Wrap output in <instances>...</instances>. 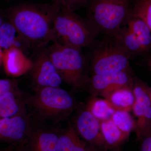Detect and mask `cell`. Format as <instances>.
<instances>
[{
    "mask_svg": "<svg viewBox=\"0 0 151 151\" xmlns=\"http://www.w3.org/2000/svg\"><path fill=\"white\" fill-rule=\"evenodd\" d=\"M32 69L33 80L39 86L58 87L62 82V78L49 56L47 46L37 50Z\"/></svg>",
    "mask_w": 151,
    "mask_h": 151,
    "instance_id": "obj_7",
    "label": "cell"
},
{
    "mask_svg": "<svg viewBox=\"0 0 151 151\" xmlns=\"http://www.w3.org/2000/svg\"><path fill=\"white\" fill-rule=\"evenodd\" d=\"M60 9L59 0L47 3H22L10 9L9 22L30 49L37 50L54 40V19Z\"/></svg>",
    "mask_w": 151,
    "mask_h": 151,
    "instance_id": "obj_1",
    "label": "cell"
},
{
    "mask_svg": "<svg viewBox=\"0 0 151 151\" xmlns=\"http://www.w3.org/2000/svg\"><path fill=\"white\" fill-rule=\"evenodd\" d=\"M47 47L49 54L62 81L76 89L87 85V60L81 50L56 41Z\"/></svg>",
    "mask_w": 151,
    "mask_h": 151,
    "instance_id": "obj_4",
    "label": "cell"
},
{
    "mask_svg": "<svg viewBox=\"0 0 151 151\" xmlns=\"http://www.w3.org/2000/svg\"><path fill=\"white\" fill-rule=\"evenodd\" d=\"M37 103L42 109L53 114L70 111L74 105L73 98L67 91L50 86L41 89Z\"/></svg>",
    "mask_w": 151,
    "mask_h": 151,
    "instance_id": "obj_10",
    "label": "cell"
},
{
    "mask_svg": "<svg viewBox=\"0 0 151 151\" xmlns=\"http://www.w3.org/2000/svg\"><path fill=\"white\" fill-rule=\"evenodd\" d=\"M19 107L12 91L0 96V117L9 118L16 114Z\"/></svg>",
    "mask_w": 151,
    "mask_h": 151,
    "instance_id": "obj_21",
    "label": "cell"
},
{
    "mask_svg": "<svg viewBox=\"0 0 151 151\" xmlns=\"http://www.w3.org/2000/svg\"><path fill=\"white\" fill-rule=\"evenodd\" d=\"M26 129L24 120L21 117L2 118L0 120V137L13 140L22 138Z\"/></svg>",
    "mask_w": 151,
    "mask_h": 151,
    "instance_id": "obj_13",
    "label": "cell"
},
{
    "mask_svg": "<svg viewBox=\"0 0 151 151\" xmlns=\"http://www.w3.org/2000/svg\"><path fill=\"white\" fill-rule=\"evenodd\" d=\"M132 86L116 89L107 97V101L115 110L128 111L132 109L135 101Z\"/></svg>",
    "mask_w": 151,
    "mask_h": 151,
    "instance_id": "obj_16",
    "label": "cell"
},
{
    "mask_svg": "<svg viewBox=\"0 0 151 151\" xmlns=\"http://www.w3.org/2000/svg\"><path fill=\"white\" fill-rule=\"evenodd\" d=\"M101 131L109 149L117 147L128 138L113 122L112 119L100 121Z\"/></svg>",
    "mask_w": 151,
    "mask_h": 151,
    "instance_id": "obj_17",
    "label": "cell"
},
{
    "mask_svg": "<svg viewBox=\"0 0 151 151\" xmlns=\"http://www.w3.org/2000/svg\"><path fill=\"white\" fill-rule=\"evenodd\" d=\"M145 63L147 67L151 70V56L146 59Z\"/></svg>",
    "mask_w": 151,
    "mask_h": 151,
    "instance_id": "obj_27",
    "label": "cell"
},
{
    "mask_svg": "<svg viewBox=\"0 0 151 151\" xmlns=\"http://www.w3.org/2000/svg\"><path fill=\"white\" fill-rule=\"evenodd\" d=\"M52 1H54V0H52Z\"/></svg>",
    "mask_w": 151,
    "mask_h": 151,
    "instance_id": "obj_31",
    "label": "cell"
},
{
    "mask_svg": "<svg viewBox=\"0 0 151 151\" xmlns=\"http://www.w3.org/2000/svg\"><path fill=\"white\" fill-rule=\"evenodd\" d=\"M114 37L122 43L131 59L147 52L138 38L127 26L122 27Z\"/></svg>",
    "mask_w": 151,
    "mask_h": 151,
    "instance_id": "obj_14",
    "label": "cell"
},
{
    "mask_svg": "<svg viewBox=\"0 0 151 151\" xmlns=\"http://www.w3.org/2000/svg\"><path fill=\"white\" fill-rule=\"evenodd\" d=\"M132 12L142 20L151 31V0H136Z\"/></svg>",
    "mask_w": 151,
    "mask_h": 151,
    "instance_id": "obj_22",
    "label": "cell"
},
{
    "mask_svg": "<svg viewBox=\"0 0 151 151\" xmlns=\"http://www.w3.org/2000/svg\"><path fill=\"white\" fill-rule=\"evenodd\" d=\"M9 75L18 76L32 68L33 62L25 53L17 47H11L3 51V61Z\"/></svg>",
    "mask_w": 151,
    "mask_h": 151,
    "instance_id": "obj_11",
    "label": "cell"
},
{
    "mask_svg": "<svg viewBox=\"0 0 151 151\" xmlns=\"http://www.w3.org/2000/svg\"><path fill=\"white\" fill-rule=\"evenodd\" d=\"M15 85L14 81L10 79H0V96L12 91Z\"/></svg>",
    "mask_w": 151,
    "mask_h": 151,
    "instance_id": "obj_25",
    "label": "cell"
},
{
    "mask_svg": "<svg viewBox=\"0 0 151 151\" xmlns=\"http://www.w3.org/2000/svg\"><path fill=\"white\" fill-rule=\"evenodd\" d=\"M140 151H151V132L140 140Z\"/></svg>",
    "mask_w": 151,
    "mask_h": 151,
    "instance_id": "obj_26",
    "label": "cell"
},
{
    "mask_svg": "<svg viewBox=\"0 0 151 151\" xmlns=\"http://www.w3.org/2000/svg\"><path fill=\"white\" fill-rule=\"evenodd\" d=\"M149 94H150V100H151V87H150V93H149Z\"/></svg>",
    "mask_w": 151,
    "mask_h": 151,
    "instance_id": "obj_30",
    "label": "cell"
},
{
    "mask_svg": "<svg viewBox=\"0 0 151 151\" xmlns=\"http://www.w3.org/2000/svg\"><path fill=\"white\" fill-rule=\"evenodd\" d=\"M150 88L145 82L137 76H134L132 89L135 101L132 109L137 118L136 132L139 140L151 132Z\"/></svg>",
    "mask_w": 151,
    "mask_h": 151,
    "instance_id": "obj_6",
    "label": "cell"
},
{
    "mask_svg": "<svg viewBox=\"0 0 151 151\" xmlns=\"http://www.w3.org/2000/svg\"><path fill=\"white\" fill-rule=\"evenodd\" d=\"M53 41L81 50L92 46L100 35L89 19L61 7L55 17Z\"/></svg>",
    "mask_w": 151,
    "mask_h": 151,
    "instance_id": "obj_2",
    "label": "cell"
},
{
    "mask_svg": "<svg viewBox=\"0 0 151 151\" xmlns=\"http://www.w3.org/2000/svg\"><path fill=\"white\" fill-rule=\"evenodd\" d=\"M78 132L94 151H109L101 131L100 120L88 109L81 112L76 121Z\"/></svg>",
    "mask_w": 151,
    "mask_h": 151,
    "instance_id": "obj_9",
    "label": "cell"
},
{
    "mask_svg": "<svg viewBox=\"0 0 151 151\" xmlns=\"http://www.w3.org/2000/svg\"><path fill=\"white\" fill-rule=\"evenodd\" d=\"M14 47L21 50L26 54L30 50L13 24L9 22H4L0 27V47L4 50Z\"/></svg>",
    "mask_w": 151,
    "mask_h": 151,
    "instance_id": "obj_12",
    "label": "cell"
},
{
    "mask_svg": "<svg viewBox=\"0 0 151 151\" xmlns=\"http://www.w3.org/2000/svg\"><path fill=\"white\" fill-rule=\"evenodd\" d=\"M90 0H59L61 8L71 12H76L86 7Z\"/></svg>",
    "mask_w": 151,
    "mask_h": 151,
    "instance_id": "obj_24",
    "label": "cell"
},
{
    "mask_svg": "<svg viewBox=\"0 0 151 151\" xmlns=\"http://www.w3.org/2000/svg\"><path fill=\"white\" fill-rule=\"evenodd\" d=\"M58 139L53 133H44L39 139L41 151H59Z\"/></svg>",
    "mask_w": 151,
    "mask_h": 151,
    "instance_id": "obj_23",
    "label": "cell"
},
{
    "mask_svg": "<svg viewBox=\"0 0 151 151\" xmlns=\"http://www.w3.org/2000/svg\"><path fill=\"white\" fill-rule=\"evenodd\" d=\"M136 0H90L86 6V17L93 23L100 34L115 36L132 13Z\"/></svg>",
    "mask_w": 151,
    "mask_h": 151,
    "instance_id": "obj_3",
    "label": "cell"
},
{
    "mask_svg": "<svg viewBox=\"0 0 151 151\" xmlns=\"http://www.w3.org/2000/svg\"><path fill=\"white\" fill-rule=\"evenodd\" d=\"M88 109L100 121L111 119L116 111L107 100L96 98L91 100Z\"/></svg>",
    "mask_w": 151,
    "mask_h": 151,
    "instance_id": "obj_19",
    "label": "cell"
},
{
    "mask_svg": "<svg viewBox=\"0 0 151 151\" xmlns=\"http://www.w3.org/2000/svg\"><path fill=\"white\" fill-rule=\"evenodd\" d=\"M127 26L138 38L146 51L151 49V31L142 20L132 12L127 19Z\"/></svg>",
    "mask_w": 151,
    "mask_h": 151,
    "instance_id": "obj_15",
    "label": "cell"
},
{
    "mask_svg": "<svg viewBox=\"0 0 151 151\" xmlns=\"http://www.w3.org/2000/svg\"><path fill=\"white\" fill-rule=\"evenodd\" d=\"M92 46L89 57L92 75L129 69L130 55L115 37L104 36Z\"/></svg>",
    "mask_w": 151,
    "mask_h": 151,
    "instance_id": "obj_5",
    "label": "cell"
},
{
    "mask_svg": "<svg viewBox=\"0 0 151 151\" xmlns=\"http://www.w3.org/2000/svg\"><path fill=\"white\" fill-rule=\"evenodd\" d=\"M111 119L118 128L128 136L133 131H136V122L127 110H116Z\"/></svg>",
    "mask_w": 151,
    "mask_h": 151,
    "instance_id": "obj_20",
    "label": "cell"
},
{
    "mask_svg": "<svg viewBox=\"0 0 151 151\" xmlns=\"http://www.w3.org/2000/svg\"><path fill=\"white\" fill-rule=\"evenodd\" d=\"M3 51L2 50L1 48L0 47V64L3 61Z\"/></svg>",
    "mask_w": 151,
    "mask_h": 151,
    "instance_id": "obj_28",
    "label": "cell"
},
{
    "mask_svg": "<svg viewBox=\"0 0 151 151\" xmlns=\"http://www.w3.org/2000/svg\"><path fill=\"white\" fill-rule=\"evenodd\" d=\"M4 23L2 17L1 15V13H0V27Z\"/></svg>",
    "mask_w": 151,
    "mask_h": 151,
    "instance_id": "obj_29",
    "label": "cell"
},
{
    "mask_svg": "<svg viewBox=\"0 0 151 151\" xmlns=\"http://www.w3.org/2000/svg\"><path fill=\"white\" fill-rule=\"evenodd\" d=\"M134 77L129 69L125 71L92 75L89 84L94 94H100L107 98L116 89L133 85ZM86 85V86H87Z\"/></svg>",
    "mask_w": 151,
    "mask_h": 151,
    "instance_id": "obj_8",
    "label": "cell"
},
{
    "mask_svg": "<svg viewBox=\"0 0 151 151\" xmlns=\"http://www.w3.org/2000/svg\"><path fill=\"white\" fill-rule=\"evenodd\" d=\"M70 129L58 139L59 151H94L90 147H86L79 140L74 129Z\"/></svg>",
    "mask_w": 151,
    "mask_h": 151,
    "instance_id": "obj_18",
    "label": "cell"
}]
</instances>
